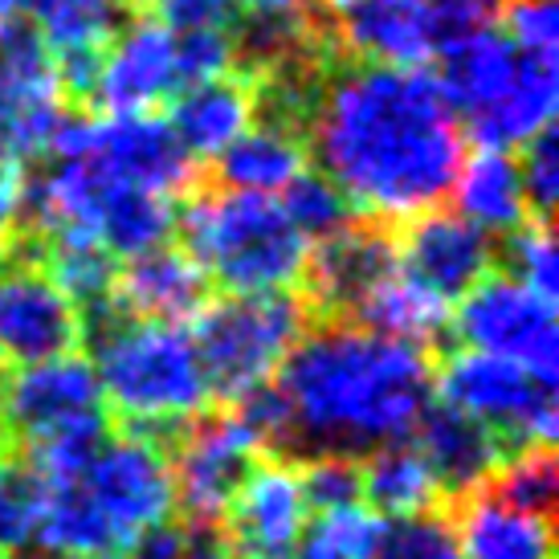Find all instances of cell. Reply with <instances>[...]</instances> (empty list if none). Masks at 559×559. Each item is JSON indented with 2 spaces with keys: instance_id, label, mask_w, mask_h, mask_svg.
<instances>
[{
  "instance_id": "obj_1",
  "label": "cell",
  "mask_w": 559,
  "mask_h": 559,
  "mask_svg": "<svg viewBox=\"0 0 559 559\" xmlns=\"http://www.w3.org/2000/svg\"><path fill=\"white\" fill-rule=\"evenodd\" d=\"M307 131L323 176L376 225L441 209L466 159L462 123L425 66H331Z\"/></svg>"
},
{
  "instance_id": "obj_2",
  "label": "cell",
  "mask_w": 559,
  "mask_h": 559,
  "mask_svg": "<svg viewBox=\"0 0 559 559\" xmlns=\"http://www.w3.org/2000/svg\"><path fill=\"white\" fill-rule=\"evenodd\" d=\"M274 396L282 404V457H364L413 437L433 404V359L352 319H323L286 356Z\"/></svg>"
},
{
  "instance_id": "obj_3",
  "label": "cell",
  "mask_w": 559,
  "mask_h": 559,
  "mask_svg": "<svg viewBox=\"0 0 559 559\" xmlns=\"http://www.w3.org/2000/svg\"><path fill=\"white\" fill-rule=\"evenodd\" d=\"M82 326L103 404L115 417H123L127 429L164 437L180 433L188 420L209 413L213 392L192 335L180 323H147L107 307L82 319Z\"/></svg>"
},
{
  "instance_id": "obj_4",
  "label": "cell",
  "mask_w": 559,
  "mask_h": 559,
  "mask_svg": "<svg viewBox=\"0 0 559 559\" xmlns=\"http://www.w3.org/2000/svg\"><path fill=\"white\" fill-rule=\"evenodd\" d=\"M437 82L469 140L511 152L556 119L559 53H523L486 25L441 49Z\"/></svg>"
},
{
  "instance_id": "obj_5",
  "label": "cell",
  "mask_w": 559,
  "mask_h": 559,
  "mask_svg": "<svg viewBox=\"0 0 559 559\" xmlns=\"http://www.w3.org/2000/svg\"><path fill=\"white\" fill-rule=\"evenodd\" d=\"M185 253L225 295H282L307 270L311 241L298 234L278 197L209 188L176 217Z\"/></svg>"
},
{
  "instance_id": "obj_6",
  "label": "cell",
  "mask_w": 559,
  "mask_h": 559,
  "mask_svg": "<svg viewBox=\"0 0 559 559\" xmlns=\"http://www.w3.org/2000/svg\"><path fill=\"white\" fill-rule=\"evenodd\" d=\"M311 326V307L295 295H225L192 319V347L213 401L225 408L278 380L286 356Z\"/></svg>"
},
{
  "instance_id": "obj_7",
  "label": "cell",
  "mask_w": 559,
  "mask_h": 559,
  "mask_svg": "<svg viewBox=\"0 0 559 559\" xmlns=\"http://www.w3.org/2000/svg\"><path fill=\"white\" fill-rule=\"evenodd\" d=\"M433 396L486 425L511 453L551 450L556 441V384L531 376L511 359L462 347L433 368Z\"/></svg>"
},
{
  "instance_id": "obj_8",
  "label": "cell",
  "mask_w": 559,
  "mask_h": 559,
  "mask_svg": "<svg viewBox=\"0 0 559 559\" xmlns=\"http://www.w3.org/2000/svg\"><path fill=\"white\" fill-rule=\"evenodd\" d=\"M74 486L119 539L123 556L143 535L168 527L176 514V481H171L164 437L135 433V429L107 433Z\"/></svg>"
},
{
  "instance_id": "obj_9",
  "label": "cell",
  "mask_w": 559,
  "mask_h": 559,
  "mask_svg": "<svg viewBox=\"0 0 559 559\" xmlns=\"http://www.w3.org/2000/svg\"><path fill=\"white\" fill-rule=\"evenodd\" d=\"M49 156H91L103 171L131 188L176 197L192 180V159L171 127L152 115H62L46 147Z\"/></svg>"
},
{
  "instance_id": "obj_10",
  "label": "cell",
  "mask_w": 559,
  "mask_h": 559,
  "mask_svg": "<svg viewBox=\"0 0 559 559\" xmlns=\"http://www.w3.org/2000/svg\"><path fill=\"white\" fill-rule=\"evenodd\" d=\"M453 331L466 352L511 359L531 376L556 384L559 368V331L556 302L535 295L511 274H486V278L457 298Z\"/></svg>"
},
{
  "instance_id": "obj_11",
  "label": "cell",
  "mask_w": 559,
  "mask_h": 559,
  "mask_svg": "<svg viewBox=\"0 0 559 559\" xmlns=\"http://www.w3.org/2000/svg\"><path fill=\"white\" fill-rule=\"evenodd\" d=\"M258 457L262 445L234 408L188 420L168 453L176 507H185L192 523H225V511Z\"/></svg>"
},
{
  "instance_id": "obj_12",
  "label": "cell",
  "mask_w": 559,
  "mask_h": 559,
  "mask_svg": "<svg viewBox=\"0 0 559 559\" xmlns=\"http://www.w3.org/2000/svg\"><path fill=\"white\" fill-rule=\"evenodd\" d=\"M0 413L9 420V433L29 445H41L49 437H62L70 429L107 425L103 389L86 356L41 359L29 368H13L0 384Z\"/></svg>"
},
{
  "instance_id": "obj_13",
  "label": "cell",
  "mask_w": 559,
  "mask_h": 559,
  "mask_svg": "<svg viewBox=\"0 0 559 559\" xmlns=\"http://www.w3.org/2000/svg\"><path fill=\"white\" fill-rule=\"evenodd\" d=\"M82 335V311L21 246L0 270V359L29 368L41 359L74 356Z\"/></svg>"
},
{
  "instance_id": "obj_14",
  "label": "cell",
  "mask_w": 559,
  "mask_h": 559,
  "mask_svg": "<svg viewBox=\"0 0 559 559\" xmlns=\"http://www.w3.org/2000/svg\"><path fill=\"white\" fill-rule=\"evenodd\" d=\"M311 502L298 457L262 453L225 511V535L241 559H290L311 523Z\"/></svg>"
},
{
  "instance_id": "obj_15",
  "label": "cell",
  "mask_w": 559,
  "mask_h": 559,
  "mask_svg": "<svg viewBox=\"0 0 559 559\" xmlns=\"http://www.w3.org/2000/svg\"><path fill=\"white\" fill-rule=\"evenodd\" d=\"M0 98L9 110L13 164L25 156H46L66 115V91L53 53L29 21H0Z\"/></svg>"
},
{
  "instance_id": "obj_16",
  "label": "cell",
  "mask_w": 559,
  "mask_h": 559,
  "mask_svg": "<svg viewBox=\"0 0 559 559\" xmlns=\"http://www.w3.org/2000/svg\"><path fill=\"white\" fill-rule=\"evenodd\" d=\"M401 265L389 225H347L343 234L314 241L302 270V302L323 319H352L356 307Z\"/></svg>"
},
{
  "instance_id": "obj_17",
  "label": "cell",
  "mask_w": 559,
  "mask_h": 559,
  "mask_svg": "<svg viewBox=\"0 0 559 559\" xmlns=\"http://www.w3.org/2000/svg\"><path fill=\"white\" fill-rule=\"evenodd\" d=\"M326 21L356 62L425 66L450 46L429 0H331Z\"/></svg>"
},
{
  "instance_id": "obj_18",
  "label": "cell",
  "mask_w": 559,
  "mask_h": 559,
  "mask_svg": "<svg viewBox=\"0 0 559 559\" xmlns=\"http://www.w3.org/2000/svg\"><path fill=\"white\" fill-rule=\"evenodd\" d=\"M176 94H180L176 33L143 16V21L123 25L119 37L103 49L86 98H94V107L103 115H147Z\"/></svg>"
},
{
  "instance_id": "obj_19",
  "label": "cell",
  "mask_w": 559,
  "mask_h": 559,
  "mask_svg": "<svg viewBox=\"0 0 559 559\" xmlns=\"http://www.w3.org/2000/svg\"><path fill=\"white\" fill-rule=\"evenodd\" d=\"M396 249H401L404 274H413L441 302L466 298L495 265V237H486L469 221L445 209L408 221Z\"/></svg>"
},
{
  "instance_id": "obj_20",
  "label": "cell",
  "mask_w": 559,
  "mask_h": 559,
  "mask_svg": "<svg viewBox=\"0 0 559 559\" xmlns=\"http://www.w3.org/2000/svg\"><path fill=\"white\" fill-rule=\"evenodd\" d=\"M408 441L429 462V469L437 474L450 502H462V498L486 490L490 478L498 474V466L507 462V453H511L486 425H478L474 417H466V413H457V408L441 401H433L420 413Z\"/></svg>"
},
{
  "instance_id": "obj_21",
  "label": "cell",
  "mask_w": 559,
  "mask_h": 559,
  "mask_svg": "<svg viewBox=\"0 0 559 559\" xmlns=\"http://www.w3.org/2000/svg\"><path fill=\"white\" fill-rule=\"evenodd\" d=\"M209 286L204 270L185 249L159 246L152 253H140L119 270L115 278V311L131 314V319H147V323H180L197 319L201 307L209 302Z\"/></svg>"
},
{
  "instance_id": "obj_22",
  "label": "cell",
  "mask_w": 559,
  "mask_h": 559,
  "mask_svg": "<svg viewBox=\"0 0 559 559\" xmlns=\"http://www.w3.org/2000/svg\"><path fill=\"white\" fill-rule=\"evenodd\" d=\"M249 123H258V94H253V82L246 74H237V79L229 74V79L180 91L168 119L171 135L192 164L197 159L213 164Z\"/></svg>"
},
{
  "instance_id": "obj_23",
  "label": "cell",
  "mask_w": 559,
  "mask_h": 559,
  "mask_svg": "<svg viewBox=\"0 0 559 559\" xmlns=\"http://www.w3.org/2000/svg\"><path fill=\"white\" fill-rule=\"evenodd\" d=\"M457 544L462 559H556L551 514H535L478 490L457 502Z\"/></svg>"
},
{
  "instance_id": "obj_24",
  "label": "cell",
  "mask_w": 559,
  "mask_h": 559,
  "mask_svg": "<svg viewBox=\"0 0 559 559\" xmlns=\"http://www.w3.org/2000/svg\"><path fill=\"white\" fill-rule=\"evenodd\" d=\"M307 140L282 123H249L217 159V185L225 192H246V197H282L290 180L307 171Z\"/></svg>"
},
{
  "instance_id": "obj_25",
  "label": "cell",
  "mask_w": 559,
  "mask_h": 559,
  "mask_svg": "<svg viewBox=\"0 0 559 559\" xmlns=\"http://www.w3.org/2000/svg\"><path fill=\"white\" fill-rule=\"evenodd\" d=\"M450 201L453 213L486 237L514 234L519 225L531 221L523 180H519V159L511 152H495V147H478L469 159H462V168L453 176Z\"/></svg>"
},
{
  "instance_id": "obj_26",
  "label": "cell",
  "mask_w": 559,
  "mask_h": 559,
  "mask_svg": "<svg viewBox=\"0 0 559 559\" xmlns=\"http://www.w3.org/2000/svg\"><path fill=\"white\" fill-rule=\"evenodd\" d=\"M359 495L380 519L445 511L450 498L413 441H392L359 457Z\"/></svg>"
},
{
  "instance_id": "obj_27",
  "label": "cell",
  "mask_w": 559,
  "mask_h": 559,
  "mask_svg": "<svg viewBox=\"0 0 559 559\" xmlns=\"http://www.w3.org/2000/svg\"><path fill=\"white\" fill-rule=\"evenodd\" d=\"M352 323L368 326V331L384 335V340L429 352L450 331V302H441L433 290H425L413 274H404L401 265H396L389 278L359 302Z\"/></svg>"
},
{
  "instance_id": "obj_28",
  "label": "cell",
  "mask_w": 559,
  "mask_h": 559,
  "mask_svg": "<svg viewBox=\"0 0 559 559\" xmlns=\"http://www.w3.org/2000/svg\"><path fill=\"white\" fill-rule=\"evenodd\" d=\"M29 25L41 33L53 62L103 58L127 25L123 0H37Z\"/></svg>"
},
{
  "instance_id": "obj_29",
  "label": "cell",
  "mask_w": 559,
  "mask_h": 559,
  "mask_svg": "<svg viewBox=\"0 0 559 559\" xmlns=\"http://www.w3.org/2000/svg\"><path fill=\"white\" fill-rule=\"evenodd\" d=\"M37 262L53 278V286L79 307L82 319H91V314L110 307L119 262L98 241H91V237H49V241H41V258Z\"/></svg>"
},
{
  "instance_id": "obj_30",
  "label": "cell",
  "mask_w": 559,
  "mask_h": 559,
  "mask_svg": "<svg viewBox=\"0 0 559 559\" xmlns=\"http://www.w3.org/2000/svg\"><path fill=\"white\" fill-rule=\"evenodd\" d=\"M46 498V478L25 457H0V559L37 547Z\"/></svg>"
},
{
  "instance_id": "obj_31",
  "label": "cell",
  "mask_w": 559,
  "mask_h": 559,
  "mask_svg": "<svg viewBox=\"0 0 559 559\" xmlns=\"http://www.w3.org/2000/svg\"><path fill=\"white\" fill-rule=\"evenodd\" d=\"M384 519L368 502L314 511L290 559H372Z\"/></svg>"
},
{
  "instance_id": "obj_32",
  "label": "cell",
  "mask_w": 559,
  "mask_h": 559,
  "mask_svg": "<svg viewBox=\"0 0 559 559\" xmlns=\"http://www.w3.org/2000/svg\"><path fill=\"white\" fill-rule=\"evenodd\" d=\"M278 204L286 209L290 225H295L311 246L343 234L347 225H356V209L347 204V197L326 180L323 171H302L298 180H290L286 192L278 197Z\"/></svg>"
},
{
  "instance_id": "obj_33",
  "label": "cell",
  "mask_w": 559,
  "mask_h": 559,
  "mask_svg": "<svg viewBox=\"0 0 559 559\" xmlns=\"http://www.w3.org/2000/svg\"><path fill=\"white\" fill-rule=\"evenodd\" d=\"M372 559H462L457 527L445 511L384 519Z\"/></svg>"
},
{
  "instance_id": "obj_34",
  "label": "cell",
  "mask_w": 559,
  "mask_h": 559,
  "mask_svg": "<svg viewBox=\"0 0 559 559\" xmlns=\"http://www.w3.org/2000/svg\"><path fill=\"white\" fill-rule=\"evenodd\" d=\"M486 490L498 495L502 502H511V507L551 514V502H556V490H559L556 457H551V450L507 453V462L498 466V474L490 478Z\"/></svg>"
},
{
  "instance_id": "obj_35",
  "label": "cell",
  "mask_w": 559,
  "mask_h": 559,
  "mask_svg": "<svg viewBox=\"0 0 559 559\" xmlns=\"http://www.w3.org/2000/svg\"><path fill=\"white\" fill-rule=\"evenodd\" d=\"M123 559H234L229 535L221 523H168V527L143 535L135 547H127Z\"/></svg>"
},
{
  "instance_id": "obj_36",
  "label": "cell",
  "mask_w": 559,
  "mask_h": 559,
  "mask_svg": "<svg viewBox=\"0 0 559 559\" xmlns=\"http://www.w3.org/2000/svg\"><path fill=\"white\" fill-rule=\"evenodd\" d=\"M507 274L519 278L523 286H531L535 295H544L556 302L559 290V253L556 237H551V221H527L511 234L507 246Z\"/></svg>"
},
{
  "instance_id": "obj_37",
  "label": "cell",
  "mask_w": 559,
  "mask_h": 559,
  "mask_svg": "<svg viewBox=\"0 0 559 559\" xmlns=\"http://www.w3.org/2000/svg\"><path fill=\"white\" fill-rule=\"evenodd\" d=\"M237 66V46L229 29H197L176 33V70H180V91L201 86V82L229 79Z\"/></svg>"
},
{
  "instance_id": "obj_38",
  "label": "cell",
  "mask_w": 559,
  "mask_h": 559,
  "mask_svg": "<svg viewBox=\"0 0 559 559\" xmlns=\"http://www.w3.org/2000/svg\"><path fill=\"white\" fill-rule=\"evenodd\" d=\"M519 180H523V197L535 221H551V209L559 201V143L556 127H544L539 135L523 143V159H519Z\"/></svg>"
},
{
  "instance_id": "obj_39",
  "label": "cell",
  "mask_w": 559,
  "mask_h": 559,
  "mask_svg": "<svg viewBox=\"0 0 559 559\" xmlns=\"http://www.w3.org/2000/svg\"><path fill=\"white\" fill-rule=\"evenodd\" d=\"M298 466H302V486H307L311 511H335V507L364 502V495H359V457L314 453Z\"/></svg>"
},
{
  "instance_id": "obj_40",
  "label": "cell",
  "mask_w": 559,
  "mask_h": 559,
  "mask_svg": "<svg viewBox=\"0 0 559 559\" xmlns=\"http://www.w3.org/2000/svg\"><path fill=\"white\" fill-rule=\"evenodd\" d=\"M507 41L523 53H559L556 0H507Z\"/></svg>"
},
{
  "instance_id": "obj_41",
  "label": "cell",
  "mask_w": 559,
  "mask_h": 559,
  "mask_svg": "<svg viewBox=\"0 0 559 559\" xmlns=\"http://www.w3.org/2000/svg\"><path fill=\"white\" fill-rule=\"evenodd\" d=\"M152 21L171 33L197 29H234L241 16V0H147Z\"/></svg>"
},
{
  "instance_id": "obj_42",
  "label": "cell",
  "mask_w": 559,
  "mask_h": 559,
  "mask_svg": "<svg viewBox=\"0 0 559 559\" xmlns=\"http://www.w3.org/2000/svg\"><path fill=\"white\" fill-rule=\"evenodd\" d=\"M25 221V171L13 159H0V246Z\"/></svg>"
},
{
  "instance_id": "obj_43",
  "label": "cell",
  "mask_w": 559,
  "mask_h": 559,
  "mask_svg": "<svg viewBox=\"0 0 559 559\" xmlns=\"http://www.w3.org/2000/svg\"><path fill=\"white\" fill-rule=\"evenodd\" d=\"M246 4L258 16H298V21H307V16L319 13V0H246Z\"/></svg>"
},
{
  "instance_id": "obj_44",
  "label": "cell",
  "mask_w": 559,
  "mask_h": 559,
  "mask_svg": "<svg viewBox=\"0 0 559 559\" xmlns=\"http://www.w3.org/2000/svg\"><path fill=\"white\" fill-rule=\"evenodd\" d=\"M37 0H0V21H29Z\"/></svg>"
},
{
  "instance_id": "obj_45",
  "label": "cell",
  "mask_w": 559,
  "mask_h": 559,
  "mask_svg": "<svg viewBox=\"0 0 559 559\" xmlns=\"http://www.w3.org/2000/svg\"><path fill=\"white\" fill-rule=\"evenodd\" d=\"M0 159H13V152H9V110H4V98H0Z\"/></svg>"
},
{
  "instance_id": "obj_46",
  "label": "cell",
  "mask_w": 559,
  "mask_h": 559,
  "mask_svg": "<svg viewBox=\"0 0 559 559\" xmlns=\"http://www.w3.org/2000/svg\"><path fill=\"white\" fill-rule=\"evenodd\" d=\"M13 559H74V556H62V551H49V547H29V551H21Z\"/></svg>"
},
{
  "instance_id": "obj_47",
  "label": "cell",
  "mask_w": 559,
  "mask_h": 559,
  "mask_svg": "<svg viewBox=\"0 0 559 559\" xmlns=\"http://www.w3.org/2000/svg\"><path fill=\"white\" fill-rule=\"evenodd\" d=\"M4 450H9V420L0 413V457H4Z\"/></svg>"
}]
</instances>
